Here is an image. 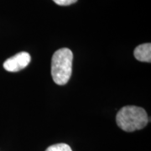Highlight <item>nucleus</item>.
I'll return each mask as SVG.
<instances>
[{"instance_id": "4", "label": "nucleus", "mask_w": 151, "mask_h": 151, "mask_svg": "<svg viewBox=\"0 0 151 151\" xmlns=\"http://www.w3.org/2000/svg\"><path fill=\"white\" fill-rule=\"evenodd\" d=\"M134 57L139 61L151 62V44H142L137 46L134 51Z\"/></svg>"}, {"instance_id": "5", "label": "nucleus", "mask_w": 151, "mask_h": 151, "mask_svg": "<svg viewBox=\"0 0 151 151\" xmlns=\"http://www.w3.org/2000/svg\"><path fill=\"white\" fill-rule=\"evenodd\" d=\"M45 151H72V150L67 144L60 143L50 145L46 149Z\"/></svg>"}, {"instance_id": "3", "label": "nucleus", "mask_w": 151, "mask_h": 151, "mask_svg": "<svg viewBox=\"0 0 151 151\" xmlns=\"http://www.w3.org/2000/svg\"><path fill=\"white\" fill-rule=\"evenodd\" d=\"M30 55L27 52H19L7 59L4 63V68L9 72H17L24 69L30 62Z\"/></svg>"}, {"instance_id": "6", "label": "nucleus", "mask_w": 151, "mask_h": 151, "mask_svg": "<svg viewBox=\"0 0 151 151\" xmlns=\"http://www.w3.org/2000/svg\"><path fill=\"white\" fill-rule=\"evenodd\" d=\"M56 4L60 6L71 5L77 2V0H53Z\"/></svg>"}, {"instance_id": "2", "label": "nucleus", "mask_w": 151, "mask_h": 151, "mask_svg": "<svg viewBox=\"0 0 151 151\" xmlns=\"http://www.w3.org/2000/svg\"><path fill=\"white\" fill-rule=\"evenodd\" d=\"M73 53L68 48L56 50L51 60V76L53 81L58 85H65L72 73Z\"/></svg>"}, {"instance_id": "1", "label": "nucleus", "mask_w": 151, "mask_h": 151, "mask_svg": "<svg viewBox=\"0 0 151 151\" xmlns=\"http://www.w3.org/2000/svg\"><path fill=\"white\" fill-rule=\"evenodd\" d=\"M116 122L125 132H134L144 129L148 124V114L140 107L125 106L117 113Z\"/></svg>"}]
</instances>
